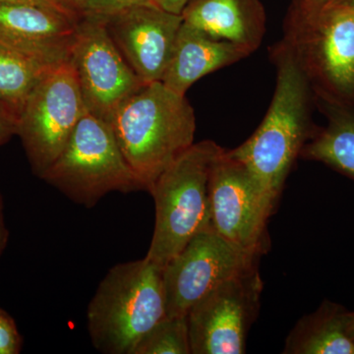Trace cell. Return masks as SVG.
<instances>
[{
	"label": "cell",
	"mask_w": 354,
	"mask_h": 354,
	"mask_svg": "<svg viewBox=\"0 0 354 354\" xmlns=\"http://www.w3.org/2000/svg\"><path fill=\"white\" fill-rule=\"evenodd\" d=\"M276 87L264 120L241 146L228 150L255 177L274 205L305 144L317 128L311 120L313 93L288 44L281 39L270 50Z\"/></svg>",
	"instance_id": "1"
},
{
	"label": "cell",
	"mask_w": 354,
	"mask_h": 354,
	"mask_svg": "<svg viewBox=\"0 0 354 354\" xmlns=\"http://www.w3.org/2000/svg\"><path fill=\"white\" fill-rule=\"evenodd\" d=\"M116 141L143 190L194 144L196 116L186 95L162 82L145 84L116 109Z\"/></svg>",
	"instance_id": "2"
},
{
	"label": "cell",
	"mask_w": 354,
	"mask_h": 354,
	"mask_svg": "<svg viewBox=\"0 0 354 354\" xmlns=\"http://www.w3.org/2000/svg\"><path fill=\"white\" fill-rule=\"evenodd\" d=\"M162 269L145 257L109 270L87 310L88 334L97 351L133 354L167 317Z\"/></svg>",
	"instance_id": "3"
},
{
	"label": "cell",
	"mask_w": 354,
	"mask_h": 354,
	"mask_svg": "<svg viewBox=\"0 0 354 354\" xmlns=\"http://www.w3.org/2000/svg\"><path fill=\"white\" fill-rule=\"evenodd\" d=\"M225 149L212 140L193 144L153 184L156 221L146 258L164 268L202 230L212 227L209 180Z\"/></svg>",
	"instance_id": "4"
},
{
	"label": "cell",
	"mask_w": 354,
	"mask_h": 354,
	"mask_svg": "<svg viewBox=\"0 0 354 354\" xmlns=\"http://www.w3.org/2000/svg\"><path fill=\"white\" fill-rule=\"evenodd\" d=\"M283 41L304 71L314 102H354V6L288 9Z\"/></svg>",
	"instance_id": "5"
},
{
	"label": "cell",
	"mask_w": 354,
	"mask_h": 354,
	"mask_svg": "<svg viewBox=\"0 0 354 354\" xmlns=\"http://www.w3.org/2000/svg\"><path fill=\"white\" fill-rule=\"evenodd\" d=\"M41 179L87 208L113 191L143 190L111 124L88 111Z\"/></svg>",
	"instance_id": "6"
},
{
	"label": "cell",
	"mask_w": 354,
	"mask_h": 354,
	"mask_svg": "<svg viewBox=\"0 0 354 354\" xmlns=\"http://www.w3.org/2000/svg\"><path fill=\"white\" fill-rule=\"evenodd\" d=\"M86 111L69 60L51 69L32 91L18 118L17 135L39 178L59 157Z\"/></svg>",
	"instance_id": "7"
},
{
	"label": "cell",
	"mask_w": 354,
	"mask_h": 354,
	"mask_svg": "<svg viewBox=\"0 0 354 354\" xmlns=\"http://www.w3.org/2000/svg\"><path fill=\"white\" fill-rule=\"evenodd\" d=\"M212 227L230 243L256 256L269 250L268 221L274 204L241 160L223 150L209 180Z\"/></svg>",
	"instance_id": "8"
},
{
	"label": "cell",
	"mask_w": 354,
	"mask_h": 354,
	"mask_svg": "<svg viewBox=\"0 0 354 354\" xmlns=\"http://www.w3.org/2000/svg\"><path fill=\"white\" fill-rule=\"evenodd\" d=\"M260 258L230 243L213 227L202 230L162 269L167 316H187L216 286L257 269Z\"/></svg>",
	"instance_id": "9"
},
{
	"label": "cell",
	"mask_w": 354,
	"mask_h": 354,
	"mask_svg": "<svg viewBox=\"0 0 354 354\" xmlns=\"http://www.w3.org/2000/svg\"><path fill=\"white\" fill-rule=\"evenodd\" d=\"M69 62L86 109L109 123L121 104L145 85L116 48L99 16H79Z\"/></svg>",
	"instance_id": "10"
},
{
	"label": "cell",
	"mask_w": 354,
	"mask_h": 354,
	"mask_svg": "<svg viewBox=\"0 0 354 354\" xmlns=\"http://www.w3.org/2000/svg\"><path fill=\"white\" fill-rule=\"evenodd\" d=\"M262 290L257 268L225 281L203 297L187 315L191 353H245Z\"/></svg>",
	"instance_id": "11"
},
{
	"label": "cell",
	"mask_w": 354,
	"mask_h": 354,
	"mask_svg": "<svg viewBox=\"0 0 354 354\" xmlns=\"http://www.w3.org/2000/svg\"><path fill=\"white\" fill-rule=\"evenodd\" d=\"M116 48L144 84L160 82L179 29L181 14L147 4L102 17Z\"/></svg>",
	"instance_id": "12"
},
{
	"label": "cell",
	"mask_w": 354,
	"mask_h": 354,
	"mask_svg": "<svg viewBox=\"0 0 354 354\" xmlns=\"http://www.w3.org/2000/svg\"><path fill=\"white\" fill-rule=\"evenodd\" d=\"M78 19L34 4L0 2V46L57 66L69 60Z\"/></svg>",
	"instance_id": "13"
},
{
	"label": "cell",
	"mask_w": 354,
	"mask_h": 354,
	"mask_svg": "<svg viewBox=\"0 0 354 354\" xmlns=\"http://www.w3.org/2000/svg\"><path fill=\"white\" fill-rule=\"evenodd\" d=\"M181 15L191 27L250 55L264 39L267 17L261 0H190Z\"/></svg>",
	"instance_id": "14"
},
{
	"label": "cell",
	"mask_w": 354,
	"mask_h": 354,
	"mask_svg": "<svg viewBox=\"0 0 354 354\" xmlns=\"http://www.w3.org/2000/svg\"><path fill=\"white\" fill-rule=\"evenodd\" d=\"M249 55L250 53L242 46L211 38L183 22L160 82L172 92L186 95L193 84L203 77Z\"/></svg>",
	"instance_id": "15"
},
{
	"label": "cell",
	"mask_w": 354,
	"mask_h": 354,
	"mask_svg": "<svg viewBox=\"0 0 354 354\" xmlns=\"http://www.w3.org/2000/svg\"><path fill=\"white\" fill-rule=\"evenodd\" d=\"M327 124L317 128L300 157L328 165L354 180V102L316 101Z\"/></svg>",
	"instance_id": "16"
},
{
	"label": "cell",
	"mask_w": 354,
	"mask_h": 354,
	"mask_svg": "<svg viewBox=\"0 0 354 354\" xmlns=\"http://www.w3.org/2000/svg\"><path fill=\"white\" fill-rule=\"evenodd\" d=\"M346 312L325 300L316 311L302 317L286 337L285 354H354L346 333Z\"/></svg>",
	"instance_id": "17"
},
{
	"label": "cell",
	"mask_w": 354,
	"mask_h": 354,
	"mask_svg": "<svg viewBox=\"0 0 354 354\" xmlns=\"http://www.w3.org/2000/svg\"><path fill=\"white\" fill-rule=\"evenodd\" d=\"M55 67L0 46V102L19 118L32 91Z\"/></svg>",
	"instance_id": "18"
},
{
	"label": "cell",
	"mask_w": 354,
	"mask_h": 354,
	"mask_svg": "<svg viewBox=\"0 0 354 354\" xmlns=\"http://www.w3.org/2000/svg\"><path fill=\"white\" fill-rule=\"evenodd\" d=\"M133 354H191L187 316L165 317L139 342Z\"/></svg>",
	"instance_id": "19"
},
{
	"label": "cell",
	"mask_w": 354,
	"mask_h": 354,
	"mask_svg": "<svg viewBox=\"0 0 354 354\" xmlns=\"http://www.w3.org/2000/svg\"><path fill=\"white\" fill-rule=\"evenodd\" d=\"M155 3L153 0H85L79 7V15L108 17L134 7Z\"/></svg>",
	"instance_id": "20"
},
{
	"label": "cell",
	"mask_w": 354,
	"mask_h": 354,
	"mask_svg": "<svg viewBox=\"0 0 354 354\" xmlns=\"http://www.w3.org/2000/svg\"><path fill=\"white\" fill-rule=\"evenodd\" d=\"M22 337L12 317L0 308V354H17L22 349Z\"/></svg>",
	"instance_id": "21"
},
{
	"label": "cell",
	"mask_w": 354,
	"mask_h": 354,
	"mask_svg": "<svg viewBox=\"0 0 354 354\" xmlns=\"http://www.w3.org/2000/svg\"><path fill=\"white\" fill-rule=\"evenodd\" d=\"M18 115L12 109L0 102V147L14 135H17Z\"/></svg>",
	"instance_id": "22"
},
{
	"label": "cell",
	"mask_w": 354,
	"mask_h": 354,
	"mask_svg": "<svg viewBox=\"0 0 354 354\" xmlns=\"http://www.w3.org/2000/svg\"><path fill=\"white\" fill-rule=\"evenodd\" d=\"M0 2H12V3H27L34 4V6H39L46 7V8L53 9V10L59 11L67 15L72 16V17L78 18V14L72 11L68 7L65 6L62 0H0Z\"/></svg>",
	"instance_id": "23"
},
{
	"label": "cell",
	"mask_w": 354,
	"mask_h": 354,
	"mask_svg": "<svg viewBox=\"0 0 354 354\" xmlns=\"http://www.w3.org/2000/svg\"><path fill=\"white\" fill-rule=\"evenodd\" d=\"M330 0H291L290 8L292 10L302 11V12H311V11L320 10L327 6Z\"/></svg>",
	"instance_id": "24"
},
{
	"label": "cell",
	"mask_w": 354,
	"mask_h": 354,
	"mask_svg": "<svg viewBox=\"0 0 354 354\" xmlns=\"http://www.w3.org/2000/svg\"><path fill=\"white\" fill-rule=\"evenodd\" d=\"M156 4L169 12L181 14L190 0H153Z\"/></svg>",
	"instance_id": "25"
},
{
	"label": "cell",
	"mask_w": 354,
	"mask_h": 354,
	"mask_svg": "<svg viewBox=\"0 0 354 354\" xmlns=\"http://www.w3.org/2000/svg\"><path fill=\"white\" fill-rule=\"evenodd\" d=\"M8 237L9 232L6 227V221H4L3 204H2L1 196H0V257L6 249Z\"/></svg>",
	"instance_id": "26"
},
{
	"label": "cell",
	"mask_w": 354,
	"mask_h": 354,
	"mask_svg": "<svg viewBox=\"0 0 354 354\" xmlns=\"http://www.w3.org/2000/svg\"><path fill=\"white\" fill-rule=\"evenodd\" d=\"M346 333L354 344V312H346Z\"/></svg>",
	"instance_id": "27"
},
{
	"label": "cell",
	"mask_w": 354,
	"mask_h": 354,
	"mask_svg": "<svg viewBox=\"0 0 354 354\" xmlns=\"http://www.w3.org/2000/svg\"><path fill=\"white\" fill-rule=\"evenodd\" d=\"M62 1L64 2L65 6L68 7L69 9H71L72 11L78 14L79 7L81 6V4H82L85 0H62Z\"/></svg>",
	"instance_id": "28"
},
{
	"label": "cell",
	"mask_w": 354,
	"mask_h": 354,
	"mask_svg": "<svg viewBox=\"0 0 354 354\" xmlns=\"http://www.w3.org/2000/svg\"><path fill=\"white\" fill-rule=\"evenodd\" d=\"M330 4H349V6H354V0H330L327 6H330Z\"/></svg>",
	"instance_id": "29"
}]
</instances>
